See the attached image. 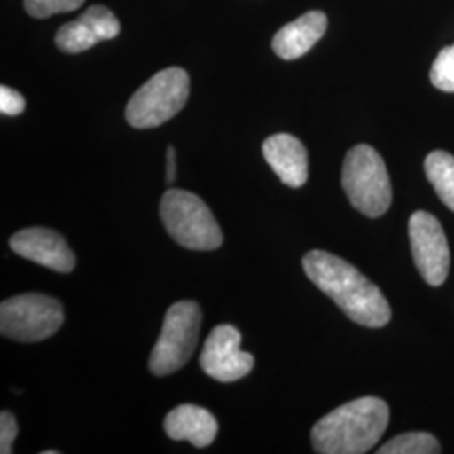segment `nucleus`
Wrapping results in <instances>:
<instances>
[{
	"label": "nucleus",
	"instance_id": "obj_16",
	"mask_svg": "<svg viewBox=\"0 0 454 454\" xmlns=\"http://www.w3.org/2000/svg\"><path fill=\"white\" fill-rule=\"evenodd\" d=\"M379 454H436L441 453L438 439L429 433H406L387 441Z\"/></svg>",
	"mask_w": 454,
	"mask_h": 454
},
{
	"label": "nucleus",
	"instance_id": "obj_18",
	"mask_svg": "<svg viewBox=\"0 0 454 454\" xmlns=\"http://www.w3.org/2000/svg\"><path fill=\"white\" fill-rule=\"evenodd\" d=\"M431 82L444 93H454V44L439 51L431 73Z\"/></svg>",
	"mask_w": 454,
	"mask_h": 454
},
{
	"label": "nucleus",
	"instance_id": "obj_19",
	"mask_svg": "<svg viewBox=\"0 0 454 454\" xmlns=\"http://www.w3.org/2000/svg\"><path fill=\"white\" fill-rule=\"evenodd\" d=\"M84 0H24V7L29 16L35 19H46V17L71 12L80 9Z\"/></svg>",
	"mask_w": 454,
	"mask_h": 454
},
{
	"label": "nucleus",
	"instance_id": "obj_4",
	"mask_svg": "<svg viewBox=\"0 0 454 454\" xmlns=\"http://www.w3.org/2000/svg\"><path fill=\"white\" fill-rule=\"evenodd\" d=\"M160 217L172 239L187 249L214 251L223 246V231L199 195L180 189L167 191L160 202Z\"/></svg>",
	"mask_w": 454,
	"mask_h": 454
},
{
	"label": "nucleus",
	"instance_id": "obj_8",
	"mask_svg": "<svg viewBox=\"0 0 454 454\" xmlns=\"http://www.w3.org/2000/svg\"><path fill=\"white\" fill-rule=\"evenodd\" d=\"M411 253L424 281L441 286L450 273V246L438 219L426 211L414 212L409 219Z\"/></svg>",
	"mask_w": 454,
	"mask_h": 454
},
{
	"label": "nucleus",
	"instance_id": "obj_1",
	"mask_svg": "<svg viewBox=\"0 0 454 454\" xmlns=\"http://www.w3.org/2000/svg\"><path fill=\"white\" fill-rule=\"evenodd\" d=\"M303 270L352 322L371 328L389 324L392 309L386 296L350 262L315 249L305 254Z\"/></svg>",
	"mask_w": 454,
	"mask_h": 454
},
{
	"label": "nucleus",
	"instance_id": "obj_21",
	"mask_svg": "<svg viewBox=\"0 0 454 454\" xmlns=\"http://www.w3.org/2000/svg\"><path fill=\"white\" fill-rule=\"evenodd\" d=\"M26 108V101L24 97L9 88V86H0V112L4 114H9V116H16L24 112Z\"/></svg>",
	"mask_w": 454,
	"mask_h": 454
},
{
	"label": "nucleus",
	"instance_id": "obj_3",
	"mask_svg": "<svg viewBox=\"0 0 454 454\" xmlns=\"http://www.w3.org/2000/svg\"><path fill=\"white\" fill-rule=\"evenodd\" d=\"M341 187L350 204L367 217H380L389 211L392 185L386 163L371 145L348 150L341 167Z\"/></svg>",
	"mask_w": 454,
	"mask_h": 454
},
{
	"label": "nucleus",
	"instance_id": "obj_6",
	"mask_svg": "<svg viewBox=\"0 0 454 454\" xmlns=\"http://www.w3.org/2000/svg\"><path fill=\"white\" fill-rule=\"evenodd\" d=\"M200 324L202 311L195 301H179L167 309L160 337L148 362L152 373L177 372L189 362L197 347Z\"/></svg>",
	"mask_w": 454,
	"mask_h": 454
},
{
	"label": "nucleus",
	"instance_id": "obj_17",
	"mask_svg": "<svg viewBox=\"0 0 454 454\" xmlns=\"http://www.w3.org/2000/svg\"><path fill=\"white\" fill-rule=\"evenodd\" d=\"M82 17L90 24V27L95 31L99 41H110L120 34L118 19L105 5H93Z\"/></svg>",
	"mask_w": 454,
	"mask_h": 454
},
{
	"label": "nucleus",
	"instance_id": "obj_7",
	"mask_svg": "<svg viewBox=\"0 0 454 454\" xmlns=\"http://www.w3.org/2000/svg\"><path fill=\"white\" fill-rule=\"evenodd\" d=\"M63 322L61 303L48 294H17L0 305V332L12 340H46L61 328Z\"/></svg>",
	"mask_w": 454,
	"mask_h": 454
},
{
	"label": "nucleus",
	"instance_id": "obj_10",
	"mask_svg": "<svg viewBox=\"0 0 454 454\" xmlns=\"http://www.w3.org/2000/svg\"><path fill=\"white\" fill-rule=\"evenodd\" d=\"M11 247L20 258L34 261L58 273H71L76 258L63 236L46 227H29L11 238Z\"/></svg>",
	"mask_w": 454,
	"mask_h": 454
},
{
	"label": "nucleus",
	"instance_id": "obj_14",
	"mask_svg": "<svg viewBox=\"0 0 454 454\" xmlns=\"http://www.w3.org/2000/svg\"><path fill=\"white\" fill-rule=\"evenodd\" d=\"M426 177L442 204L454 212V157L444 150L431 152L424 160Z\"/></svg>",
	"mask_w": 454,
	"mask_h": 454
},
{
	"label": "nucleus",
	"instance_id": "obj_2",
	"mask_svg": "<svg viewBox=\"0 0 454 454\" xmlns=\"http://www.w3.org/2000/svg\"><path fill=\"white\" fill-rule=\"evenodd\" d=\"M389 424V406L379 397H360L337 407L311 429L313 450L322 454L371 451Z\"/></svg>",
	"mask_w": 454,
	"mask_h": 454
},
{
	"label": "nucleus",
	"instance_id": "obj_22",
	"mask_svg": "<svg viewBox=\"0 0 454 454\" xmlns=\"http://www.w3.org/2000/svg\"><path fill=\"white\" fill-rule=\"evenodd\" d=\"M177 174V160H176V148H167V184H174Z\"/></svg>",
	"mask_w": 454,
	"mask_h": 454
},
{
	"label": "nucleus",
	"instance_id": "obj_5",
	"mask_svg": "<svg viewBox=\"0 0 454 454\" xmlns=\"http://www.w3.org/2000/svg\"><path fill=\"white\" fill-rule=\"evenodd\" d=\"M189 91V74L182 67H167L131 97L125 112L127 121L142 130L160 127L185 106Z\"/></svg>",
	"mask_w": 454,
	"mask_h": 454
},
{
	"label": "nucleus",
	"instance_id": "obj_11",
	"mask_svg": "<svg viewBox=\"0 0 454 454\" xmlns=\"http://www.w3.org/2000/svg\"><path fill=\"white\" fill-rule=\"evenodd\" d=\"M262 155L279 180L300 189L309 180V153L305 145L293 135L276 133L262 144Z\"/></svg>",
	"mask_w": 454,
	"mask_h": 454
},
{
	"label": "nucleus",
	"instance_id": "obj_12",
	"mask_svg": "<svg viewBox=\"0 0 454 454\" xmlns=\"http://www.w3.org/2000/svg\"><path fill=\"white\" fill-rule=\"evenodd\" d=\"M326 26L328 19L322 11H309L276 33L273 51L281 59H298L324 37Z\"/></svg>",
	"mask_w": 454,
	"mask_h": 454
},
{
	"label": "nucleus",
	"instance_id": "obj_13",
	"mask_svg": "<svg viewBox=\"0 0 454 454\" xmlns=\"http://www.w3.org/2000/svg\"><path fill=\"white\" fill-rule=\"evenodd\" d=\"M219 424L211 412L194 404H182L165 418V433L174 441H189L195 448H206L217 436Z\"/></svg>",
	"mask_w": 454,
	"mask_h": 454
},
{
	"label": "nucleus",
	"instance_id": "obj_9",
	"mask_svg": "<svg viewBox=\"0 0 454 454\" xmlns=\"http://www.w3.org/2000/svg\"><path fill=\"white\" fill-rule=\"evenodd\" d=\"M202 371L219 382H234L254 367V358L241 350V333L232 325H217L199 358Z\"/></svg>",
	"mask_w": 454,
	"mask_h": 454
},
{
	"label": "nucleus",
	"instance_id": "obj_15",
	"mask_svg": "<svg viewBox=\"0 0 454 454\" xmlns=\"http://www.w3.org/2000/svg\"><path fill=\"white\" fill-rule=\"evenodd\" d=\"M99 43L97 34L90 24L80 17L78 20L67 22L56 34V46L67 54H78L88 51Z\"/></svg>",
	"mask_w": 454,
	"mask_h": 454
},
{
	"label": "nucleus",
	"instance_id": "obj_20",
	"mask_svg": "<svg viewBox=\"0 0 454 454\" xmlns=\"http://www.w3.org/2000/svg\"><path fill=\"white\" fill-rule=\"evenodd\" d=\"M19 427L16 418L9 411H2L0 414V453H12V444L17 438Z\"/></svg>",
	"mask_w": 454,
	"mask_h": 454
}]
</instances>
